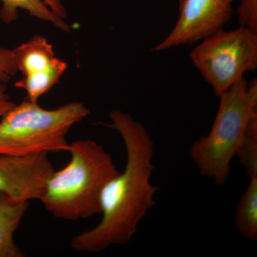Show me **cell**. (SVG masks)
<instances>
[{"mask_svg":"<svg viewBox=\"0 0 257 257\" xmlns=\"http://www.w3.org/2000/svg\"><path fill=\"white\" fill-rule=\"evenodd\" d=\"M109 116L111 124L107 126L116 130L124 142L126 166L101 192L100 222L71 240V247L77 251L101 252L113 245L130 242L139 223L156 204L155 195L159 188L150 182L155 167L151 137L145 126L127 113L113 110Z\"/></svg>","mask_w":257,"mask_h":257,"instance_id":"6da1fadb","label":"cell"},{"mask_svg":"<svg viewBox=\"0 0 257 257\" xmlns=\"http://www.w3.org/2000/svg\"><path fill=\"white\" fill-rule=\"evenodd\" d=\"M68 152V165L52 174L40 202L48 212L64 220L101 214V192L120 171L112 157L94 140H76Z\"/></svg>","mask_w":257,"mask_h":257,"instance_id":"7a4b0ae2","label":"cell"},{"mask_svg":"<svg viewBox=\"0 0 257 257\" xmlns=\"http://www.w3.org/2000/svg\"><path fill=\"white\" fill-rule=\"evenodd\" d=\"M210 133L192 144L189 157L201 175L224 186L242 143L250 114L257 108V82L241 79L220 96Z\"/></svg>","mask_w":257,"mask_h":257,"instance_id":"3957f363","label":"cell"},{"mask_svg":"<svg viewBox=\"0 0 257 257\" xmlns=\"http://www.w3.org/2000/svg\"><path fill=\"white\" fill-rule=\"evenodd\" d=\"M89 114V109L77 101L46 109L25 99L1 118L0 155L68 152L67 133Z\"/></svg>","mask_w":257,"mask_h":257,"instance_id":"277c9868","label":"cell"},{"mask_svg":"<svg viewBox=\"0 0 257 257\" xmlns=\"http://www.w3.org/2000/svg\"><path fill=\"white\" fill-rule=\"evenodd\" d=\"M191 60L220 96L243 74L257 67V32L245 27L221 29L202 40L189 54Z\"/></svg>","mask_w":257,"mask_h":257,"instance_id":"5b68a950","label":"cell"},{"mask_svg":"<svg viewBox=\"0 0 257 257\" xmlns=\"http://www.w3.org/2000/svg\"><path fill=\"white\" fill-rule=\"evenodd\" d=\"M235 1L179 0V17L175 28L153 50L192 45L211 36L231 20Z\"/></svg>","mask_w":257,"mask_h":257,"instance_id":"8992f818","label":"cell"},{"mask_svg":"<svg viewBox=\"0 0 257 257\" xmlns=\"http://www.w3.org/2000/svg\"><path fill=\"white\" fill-rule=\"evenodd\" d=\"M14 52L17 68L23 74L15 87L24 89L26 99L33 102L58 84L67 68V62L55 57L53 47L40 35L24 42Z\"/></svg>","mask_w":257,"mask_h":257,"instance_id":"52a82bcc","label":"cell"},{"mask_svg":"<svg viewBox=\"0 0 257 257\" xmlns=\"http://www.w3.org/2000/svg\"><path fill=\"white\" fill-rule=\"evenodd\" d=\"M47 155H0V192L19 201L40 200L55 172Z\"/></svg>","mask_w":257,"mask_h":257,"instance_id":"ba28073f","label":"cell"},{"mask_svg":"<svg viewBox=\"0 0 257 257\" xmlns=\"http://www.w3.org/2000/svg\"><path fill=\"white\" fill-rule=\"evenodd\" d=\"M3 7L0 10V18L9 24L18 18V10L24 9L31 16L50 22L62 31H69V27L64 19L67 17L61 0H0Z\"/></svg>","mask_w":257,"mask_h":257,"instance_id":"9c48e42d","label":"cell"},{"mask_svg":"<svg viewBox=\"0 0 257 257\" xmlns=\"http://www.w3.org/2000/svg\"><path fill=\"white\" fill-rule=\"evenodd\" d=\"M28 207L29 202L17 200L0 192V257L25 256L17 246L14 234Z\"/></svg>","mask_w":257,"mask_h":257,"instance_id":"30bf717a","label":"cell"},{"mask_svg":"<svg viewBox=\"0 0 257 257\" xmlns=\"http://www.w3.org/2000/svg\"><path fill=\"white\" fill-rule=\"evenodd\" d=\"M235 226L243 237L257 240V175L249 177V183L240 198L234 217Z\"/></svg>","mask_w":257,"mask_h":257,"instance_id":"8fae6325","label":"cell"},{"mask_svg":"<svg viewBox=\"0 0 257 257\" xmlns=\"http://www.w3.org/2000/svg\"><path fill=\"white\" fill-rule=\"evenodd\" d=\"M236 156L248 177L257 175V109L250 114L244 138Z\"/></svg>","mask_w":257,"mask_h":257,"instance_id":"7c38bea8","label":"cell"},{"mask_svg":"<svg viewBox=\"0 0 257 257\" xmlns=\"http://www.w3.org/2000/svg\"><path fill=\"white\" fill-rule=\"evenodd\" d=\"M237 13L240 26L257 32V0H241Z\"/></svg>","mask_w":257,"mask_h":257,"instance_id":"4fadbf2b","label":"cell"},{"mask_svg":"<svg viewBox=\"0 0 257 257\" xmlns=\"http://www.w3.org/2000/svg\"><path fill=\"white\" fill-rule=\"evenodd\" d=\"M18 72L14 49L0 48V82H8Z\"/></svg>","mask_w":257,"mask_h":257,"instance_id":"5bb4252c","label":"cell"},{"mask_svg":"<svg viewBox=\"0 0 257 257\" xmlns=\"http://www.w3.org/2000/svg\"><path fill=\"white\" fill-rule=\"evenodd\" d=\"M16 105V103L12 100L3 83L0 82V118L3 117L10 109Z\"/></svg>","mask_w":257,"mask_h":257,"instance_id":"9a60e30c","label":"cell"}]
</instances>
